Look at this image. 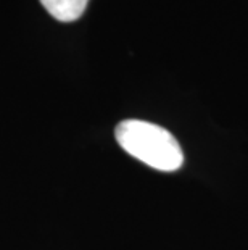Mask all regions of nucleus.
Returning <instances> with one entry per match:
<instances>
[{"label":"nucleus","instance_id":"nucleus-2","mask_svg":"<svg viewBox=\"0 0 248 250\" xmlns=\"http://www.w3.org/2000/svg\"><path fill=\"white\" fill-rule=\"evenodd\" d=\"M52 17L63 23H71L82 17L89 0H40Z\"/></svg>","mask_w":248,"mask_h":250},{"label":"nucleus","instance_id":"nucleus-1","mask_svg":"<svg viewBox=\"0 0 248 250\" xmlns=\"http://www.w3.org/2000/svg\"><path fill=\"white\" fill-rule=\"evenodd\" d=\"M116 141L129 155L160 171H176L184 165L177 139L165 127L142 120H124L116 126Z\"/></svg>","mask_w":248,"mask_h":250}]
</instances>
